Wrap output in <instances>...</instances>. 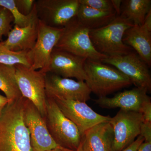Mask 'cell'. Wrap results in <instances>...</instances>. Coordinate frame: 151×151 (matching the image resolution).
Listing matches in <instances>:
<instances>
[{
    "instance_id": "35",
    "label": "cell",
    "mask_w": 151,
    "mask_h": 151,
    "mask_svg": "<svg viewBox=\"0 0 151 151\" xmlns=\"http://www.w3.org/2000/svg\"><path fill=\"white\" fill-rule=\"evenodd\" d=\"M75 151H85L83 148H82V146H81V144L79 145V147L77 150H76Z\"/></svg>"
},
{
    "instance_id": "15",
    "label": "cell",
    "mask_w": 151,
    "mask_h": 151,
    "mask_svg": "<svg viewBox=\"0 0 151 151\" xmlns=\"http://www.w3.org/2000/svg\"><path fill=\"white\" fill-rule=\"evenodd\" d=\"M147 92L144 88L136 87L119 93L113 97H99L95 102L101 108H120L124 111L140 113L143 104L151 98Z\"/></svg>"
},
{
    "instance_id": "23",
    "label": "cell",
    "mask_w": 151,
    "mask_h": 151,
    "mask_svg": "<svg viewBox=\"0 0 151 151\" xmlns=\"http://www.w3.org/2000/svg\"><path fill=\"white\" fill-rule=\"evenodd\" d=\"M0 6L10 11L14 18V24L21 27H25L37 19L35 3L31 12L28 15H24L17 7L15 0H0Z\"/></svg>"
},
{
    "instance_id": "21",
    "label": "cell",
    "mask_w": 151,
    "mask_h": 151,
    "mask_svg": "<svg viewBox=\"0 0 151 151\" xmlns=\"http://www.w3.org/2000/svg\"><path fill=\"white\" fill-rule=\"evenodd\" d=\"M15 74V65L0 63V90L5 94L9 103L18 100L22 97L17 83Z\"/></svg>"
},
{
    "instance_id": "22",
    "label": "cell",
    "mask_w": 151,
    "mask_h": 151,
    "mask_svg": "<svg viewBox=\"0 0 151 151\" xmlns=\"http://www.w3.org/2000/svg\"><path fill=\"white\" fill-rule=\"evenodd\" d=\"M0 63L11 65L23 64L30 68L32 65L30 50L11 51L4 46L2 41L0 42Z\"/></svg>"
},
{
    "instance_id": "8",
    "label": "cell",
    "mask_w": 151,
    "mask_h": 151,
    "mask_svg": "<svg viewBox=\"0 0 151 151\" xmlns=\"http://www.w3.org/2000/svg\"><path fill=\"white\" fill-rule=\"evenodd\" d=\"M143 122L142 113L120 109L109 122L113 132L112 150L122 151L132 144L140 136Z\"/></svg>"
},
{
    "instance_id": "24",
    "label": "cell",
    "mask_w": 151,
    "mask_h": 151,
    "mask_svg": "<svg viewBox=\"0 0 151 151\" xmlns=\"http://www.w3.org/2000/svg\"><path fill=\"white\" fill-rule=\"evenodd\" d=\"M14 22V17L10 11L0 6V42L2 40L3 36H8L12 29V24Z\"/></svg>"
},
{
    "instance_id": "6",
    "label": "cell",
    "mask_w": 151,
    "mask_h": 151,
    "mask_svg": "<svg viewBox=\"0 0 151 151\" xmlns=\"http://www.w3.org/2000/svg\"><path fill=\"white\" fill-rule=\"evenodd\" d=\"M15 76L22 96L29 100L45 118L47 96L45 74L41 70H33L23 64L15 65Z\"/></svg>"
},
{
    "instance_id": "1",
    "label": "cell",
    "mask_w": 151,
    "mask_h": 151,
    "mask_svg": "<svg viewBox=\"0 0 151 151\" xmlns=\"http://www.w3.org/2000/svg\"><path fill=\"white\" fill-rule=\"evenodd\" d=\"M25 98L9 103L0 117V151H32L24 119Z\"/></svg>"
},
{
    "instance_id": "7",
    "label": "cell",
    "mask_w": 151,
    "mask_h": 151,
    "mask_svg": "<svg viewBox=\"0 0 151 151\" xmlns=\"http://www.w3.org/2000/svg\"><path fill=\"white\" fill-rule=\"evenodd\" d=\"M79 0H37L35 6L38 19L50 27L63 28L76 17Z\"/></svg>"
},
{
    "instance_id": "11",
    "label": "cell",
    "mask_w": 151,
    "mask_h": 151,
    "mask_svg": "<svg viewBox=\"0 0 151 151\" xmlns=\"http://www.w3.org/2000/svg\"><path fill=\"white\" fill-rule=\"evenodd\" d=\"M47 97L86 103L90 99L91 91L85 81H75L47 72L45 74Z\"/></svg>"
},
{
    "instance_id": "16",
    "label": "cell",
    "mask_w": 151,
    "mask_h": 151,
    "mask_svg": "<svg viewBox=\"0 0 151 151\" xmlns=\"http://www.w3.org/2000/svg\"><path fill=\"white\" fill-rule=\"evenodd\" d=\"M113 132L110 122L95 125L82 136L80 144L85 151H113Z\"/></svg>"
},
{
    "instance_id": "5",
    "label": "cell",
    "mask_w": 151,
    "mask_h": 151,
    "mask_svg": "<svg viewBox=\"0 0 151 151\" xmlns=\"http://www.w3.org/2000/svg\"><path fill=\"white\" fill-rule=\"evenodd\" d=\"M45 119L49 132L57 144L71 150H77L82 136L76 126L63 114L52 98L47 97Z\"/></svg>"
},
{
    "instance_id": "2",
    "label": "cell",
    "mask_w": 151,
    "mask_h": 151,
    "mask_svg": "<svg viewBox=\"0 0 151 151\" xmlns=\"http://www.w3.org/2000/svg\"><path fill=\"white\" fill-rule=\"evenodd\" d=\"M134 26L127 19L117 16L105 26L90 30L89 36L94 48L100 53L108 57L124 55L133 51L124 43L123 38L126 31Z\"/></svg>"
},
{
    "instance_id": "32",
    "label": "cell",
    "mask_w": 151,
    "mask_h": 151,
    "mask_svg": "<svg viewBox=\"0 0 151 151\" xmlns=\"http://www.w3.org/2000/svg\"><path fill=\"white\" fill-rule=\"evenodd\" d=\"M137 151H151V142H144L140 146Z\"/></svg>"
},
{
    "instance_id": "3",
    "label": "cell",
    "mask_w": 151,
    "mask_h": 151,
    "mask_svg": "<svg viewBox=\"0 0 151 151\" xmlns=\"http://www.w3.org/2000/svg\"><path fill=\"white\" fill-rule=\"evenodd\" d=\"M84 68L85 82L91 92L99 97H106L132 84L129 78L118 69L102 61L87 59Z\"/></svg>"
},
{
    "instance_id": "17",
    "label": "cell",
    "mask_w": 151,
    "mask_h": 151,
    "mask_svg": "<svg viewBox=\"0 0 151 151\" xmlns=\"http://www.w3.org/2000/svg\"><path fill=\"white\" fill-rule=\"evenodd\" d=\"M124 43L134 49L149 68L151 65V30L145 25L134 26L126 31Z\"/></svg>"
},
{
    "instance_id": "30",
    "label": "cell",
    "mask_w": 151,
    "mask_h": 151,
    "mask_svg": "<svg viewBox=\"0 0 151 151\" xmlns=\"http://www.w3.org/2000/svg\"><path fill=\"white\" fill-rule=\"evenodd\" d=\"M113 9L117 16H120L121 12V8L122 1V0H111Z\"/></svg>"
},
{
    "instance_id": "27",
    "label": "cell",
    "mask_w": 151,
    "mask_h": 151,
    "mask_svg": "<svg viewBox=\"0 0 151 151\" xmlns=\"http://www.w3.org/2000/svg\"><path fill=\"white\" fill-rule=\"evenodd\" d=\"M140 136L144 138L145 142H151V122H143L141 127Z\"/></svg>"
},
{
    "instance_id": "13",
    "label": "cell",
    "mask_w": 151,
    "mask_h": 151,
    "mask_svg": "<svg viewBox=\"0 0 151 151\" xmlns=\"http://www.w3.org/2000/svg\"><path fill=\"white\" fill-rule=\"evenodd\" d=\"M63 29L50 27L38 20L37 38L30 50L32 65L30 68L46 73L52 52L59 40Z\"/></svg>"
},
{
    "instance_id": "34",
    "label": "cell",
    "mask_w": 151,
    "mask_h": 151,
    "mask_svg": "<svg viewBox=\"0 0 151 151\" xmlns=\"http://www.w3.org/2000/svg\"><path fill=\"white\" fill-rule=\"evenodd\" d=\"M47 151H75L71 150H67V149H62L60 148H55L51 149V150H49Z\"/></svg>"
},
{
    "instance_id": "26",
    "label": "cell",
    "mask_w": 151,
    "mask_h": 151,
    "mask_svg": "<svg viewBox=\"0 0 151 151\" xmlns=\"http://www.w3.org/2000/svg\"><path fill=\"white\" fill-rule=\"evenodd\" d=\"M35 1V0H15L17 7L19 12L25 16L31 12Z\"/></svg>"
},
{
    "instance_id": "14",
    "label": "cell",
    "mask_w": 151,
    "mask_h": 151,
    "mask_svg": "<svg viewBox=\"0 0 151 151\" xmlns=\"http://www.w3.org/2000/svg\"><path fill=\"white\" fill-rule=\"evenodd\" d=\"M86 59L68 52L55 48L45 73H50L65 78H76L85 81V62Z\"/></svg>"
},
{
    "instance_id": "10",
    "label": "cell",
    "mask_w": 151,
    "mask_h": 151,
    "mask_svg": "<svg viewBox=\"0 0 151 151\" xmlns=\"http://www.w3.org/2000/svg\"><path fill=\"white\" fill-rule=\"evenodd\" d=\"M113 65L129 78L136 87L151 91V76L149 67L134 51L124 55L108 57L102 61Z\"/></svg>"
},
{
    "instance_id": "4",
    "label": "cell",
    "mask_w": 151,
    "mask_h": 151,
    "mask_svg": "<svg viewBox=\"0 0 151 151\" xmlns=\"http://www.w3.org/2000/svg\"><path fill=\"white\" fill-rule=\"evenodd\" d=\"M90 31L75 17L63 28L55 48L68 52L86 59L102 61L108 57L94 48L89 36Z\"/></svg>"
},
{
    "instance_id": "28",
    "label": "cell",
    "mask_w": 151,
    "mask_h": 151,
    "mask_svg": "<svg viewBox=\"0 0 151 151\" xmlns=\"http://www.w3.org/2000/svg\"><path fill=\"white\" fill-rule=\"evenodd\" d=\"M140 113L142 114L144 122H151V98L147 100L143 104Z\"/></svg>"
},
{
    "instance_id": "9",
    "label": "cell",
    "mask_w": 151,
    "mask_h": 151,
    "mask_svg": "<svg viewBox=\"0 0 151 151\" xmlns=\"http://www.w3.org/2000/svg\"><path fill=\"white\" fill-rule=\"evenodd\" d=\"M24 119L29 132L32 151H47L55 148L67 149L57 144L49 132L45 118L33 104L26 98Z\"/></svg>"
},
{
    "instance_id": "20",
    "label": "cell",
    "mask_w": 151,
    "mask_h": 151,
    "mask_svg": "<svg viewBox=\"0 0 151 151\" xmlns=\"http://www.w3.org/2000/svg\"><path fill=\"white\" fill-rule=\"evenodd\" d=\"M151 0L122 1L120 16L127 19L134 26H141L151 10Z\"/></svg>"
},
{
    "instance_id": "29",
    "label": "cell",
    "mask_w": 151,
    "mask_h": 151,
    "mask_svg": "<svg viewBox=\"0 0 151 151\" xmlns=\"http://www.w3.org/2000/svg\"><path fill=\"white\" fill-rule=\"evenodd\" d=\"M145 142L144 138L139 136L132 144L122 151H137L142 143Z\"/></svg>"
},
{
    "instance_id": "18",
    "label": "cell",
    "mask_w": 151,
    "mask_h": 151,
    "mask_svg": "<svg viewBox=\"0 0 151 151\" xmlns=\"http://www.w3.org/2000/svg\"><path fill=\"white\" fill-rule=\"evenodd\" d=\"M38 19L25 27L14 25L5 41H2L4 46L11 51L19 52L31 50L37 38Z\"/></svg>"
},
{
    "instance_id": "31",
    "label": "cell",
    "mask_w": 151,
    "mask_h": 151,
    "mask_svg": "<svg viewBox=\"0 0 151 151\" xmlns=\"http://www.w3.org/2000/svg\"><path fill=\"white\" fill-rule=\"evenodd\" d=\"M9 103V100L5 96L0 94V117L2 114L4 109Z\"/></svg>"
},
{
    "instance_id": "33",
    "label": "cell",
    "mask_w": 151,
    "mask_h": 151,
    "mask_svg": "<svg viewBox=\"0 0 151 151\" xmlns=\"http://www.w3.org/2000/svg\"><path fill=\"white\" fill-rule=\"evenodd\" d=\"M143 25L151 30V10L146 16Z\"/></svg>"
},
{
    "instance_id": "19",
    "label": "cell",
    "mask_w": 151,
    "mask_h": 151,
    "mask_svg": "<svg viewBox=\"0 0 151 151\" xmlns=\"http://www.w3.org/2000/svg\"><path fill=\"white\" fill-rule=\"evenodd\" d=\"M117 16L115 12L98 10L80 4L76 18L89 29L93 30L105 26Z\"/></svg>"
},
{
    "instance_id": "25",
    "label": "cell",
    "mask_w": 151,
    "mask_h": 151,
    "mask_svg": "<svg viewBox=\"0 0 151 151\" xmlns=\"http://www.w3.org/2000/svg\"><path fill=\"white\" fill-rule=\"evenodd\" d=\"M81 4L102 11L115 12L111 0H79Z\"/></svg>"
},
{
    "instance_id": "12",
    "label": "cell",
    "mask_w": 151,
    "mask_h": 151,
    "mask_svg": "<svg viewBox=\"0 0 151 151\" xmlns=\"http://www.w3.org/2000/svg\"><path fill=\"white\" fill-rule=\"evenodd\" d=\"M52 99L63 114L76 126L82 137L95 125L111 121V117L96 113L85 102L58 98Z\"/></svg>"
}]
</instances>
